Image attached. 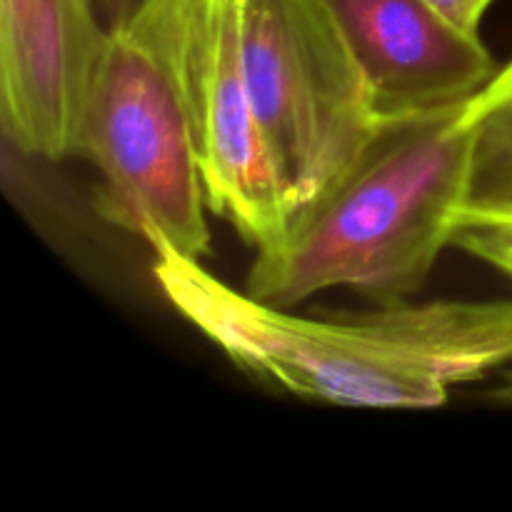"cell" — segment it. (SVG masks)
Returning <instances> with one entry per match:
<instances>
[{
    "mask_svg": "<svg viewBox=\"0 0 512 512\" xmlns=\"http://www.w3.org/2000/svg\"><path fill=\"white\" fill-rule=\"evenodd\" d=\"M153 275L168 303L245 375L315 403L430 410L458 385L512 365V298L400 300L368 315L303 318L175 250H155Z\"/></svg>",
    "mask_w": 512,
    "mask_h": 512,
    "instance_id": "obj_1",
    "label": "cell"
},
{
    "mask_svg": "<svg viewBox=\"0 0 512 512\" xmlns=\"http://www.w3.org/2000/svg\"><path fill=\"white\" fill-rule=\"evenodd\" d=\"M478 93L428 113L388 118L343 175L260 248L245 293L293 310L330 288L378 305L428 283L468 205Z\"/></svg>",
    "mask_w": 512,
    "mask_h": 512,
    "instance_id": "obj_2",
    "label": "cell"
},
{
    "mask_svg": "<svg viewBox=\"0 0 512 512\" xmlns=\"http://www.w3.org/2000/svg\"><path fill=\"white\" fill-rule=\"evenodd\" d=\"M78 155L103 175L100 210L155 250L200 260L208 198L178 68L175 0H143L110 30Z\"/></svg>",
    "mask_w": 512,
    "mask_h": 512,
    "instance_id": "obj_3",
    "label": "cell"
},
{
    "mask_svg": "<svg viewBox=\"0 0 512 512\" xmlns=\"http://www.w3.org/2000/svg\"><path fill=\"white\" fill-rule=\"evenodd\" d=\"M243 55L265 140L298 213L388 118L325 0H245Z\"/></svg>",
    "mask_w": 512,
    "mask_h": 512,
    "instance_id": "obj_4",
    "label": "cell"
},
{
    "mask_svg": "<svg viewBox=\"0 0 512 512\" xmlns=\"http://www.w3.org/2000/svg\"><path fill=\"white\" fill-rule=\"evenodd\" d=\"M243 8L245 0H175L178 68L208 208L260 250L283 238L295 203L250 95Z\"/></svg>",
    "mask_w": 512,
    "mask_h": 512,
    "instance_id": "obj_5",
    "label": "cell"
},
{
    "mask_svg": "<svg viewBox=\"0 0 512 512\" xmlns=\"http://www.w3.org/2000/svg\"><path fill=\"white\" fill-rule=\"evenodd\" d=\"M108 40L95 0H0V110L20 153L78 155Z\"/></svg>",
    "mask_w": 512,
    "mask_h": 512,
    "instance_id": "obj_6",
    "label": "cell"
},
{
    "mask_svg": "<svg viewBox=\"0 0 512 512\" xmlns=\"http://www.w3.org/2000/svg\"><path fill=\"white\" fill-rule=\"evenodd\" d=\"M368 75L385 118L463 103L498 63L483 38L460 33L423 0H325Z\"/></svg>",
    "mask_w": 512,
    "mask_h": 512,
    "instance_id": "obj_7",
    "label": "cell"
},
{
    "mask_svg": "<svg viewBox=\"0 0 512 512\" xmlns=\"http://www.w3.org/2000/svg\"><path fill=\"white\" fill-rule=\"evenodd\" d=\"M480 118L463 213L512 215V60L478 93Z\"/></svg>",
    "mask_w": 512,
    "mask_h": 512,
    "instance_id": "obj_8",
    "label": "cell"
},
{
    "mask_svg": "<svg viewBox=\"0 0 512 512\" xmlns=\"http://www.w3.org/2000/svg\"><path fill=\"white\" fill-rule=\"evenodd\" d=\"M450 248L465 250L512 278V215L463 213Z\"/></svg>",
    "mask_w": 512,
    "mask_h": 512,
    "instance_id": "obj_9",
    "label": "cell"
},
{
    "mask_svg": "<svg viewBox=\"0 0 512 512\" xmlns=\"http://www.w3.org/2000/svg\"><path fill=\"white\" fill-rule=\"evenodd\" d=\"M423 3L460 33L480 38V23L495 0H423Z\"/></svg>",
    "mask_w": 512,
    "mask_h": 512,
    "instance_id": "obj_10",
    "label": "cell"
},
{
    "mask_svg": "<svg viewBox=\"0 0 512 512\" xmlns=\"http://www.w3.org/2000/svg\"><path fill=\"white\" fill-rule=\"evenodd\" d=\"M140 3H143V0H95V8H98L100 18H103L105 28L118 30L120 25H125L133 18V13L140 8Z\"/></svg>",
    "mask_w": 512,
    "mask_h": 512,
    "instance_id": "obj_11",
    "label": "cell"
},
{
    "mask_svg": "<svg viewBox=\"0 0 512 512\" xmlns=\"http://www.w3.org/2000/svg\"><path fill=\"white\" fill-rule=\"evenodd\" d=\"M485 400L495 408L512 410V368H505L503 375L498 378V383L493 388L485 390Z\"/></svg>",
    "mask_w": 512,
    "mask_h": 512,
    "instance_id": "obj_12",
    "label": "cell"
}]
</instances>
